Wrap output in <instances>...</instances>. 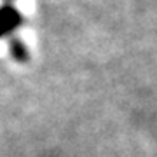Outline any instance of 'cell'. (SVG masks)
I'll list each match as a JSON object with an SVG mask.
<instances>
[{"label":"cell","instance_id":"2","mask_svg":"<svg viewBox=\"0 0 157 157\" xmlns=\"http://www.w3.org/2000/svg\"><path fill=\"white\" fill-rule=\"evenodd\" d=\"M9 52H11V56L17 63H26L30 59V52H28L26 44L21 39H16V37H12L9 40Z\"/></svg>","mask_w":157,"mask_h":157},{"label":"cell","instance_id":"1","mask_svg":"<svg viewBox=\"0 0 157 157\" xmlns=\"http://www.w3.org/2000/svg\"><path fill=\"white\" fill-rule=\"evenodd\" d=\"M25 17L12 4H4L0 7V39L11 37L23 25Z\"/></svg>","mask_w":157,"mask_h":157},{"label":"cell","instance_id":"3","mask_svg":"<svg viewBox=\"0 0 157 157\" xmlns=\"http://www.w3.org/2000/svg\"><path fill=\"white\" fill-rule=\"evenodd\" d=\"M11 2H12V0H6V4H11Z\"/></svg>","mask_w":157,"mask_h":157}]
</instances>
